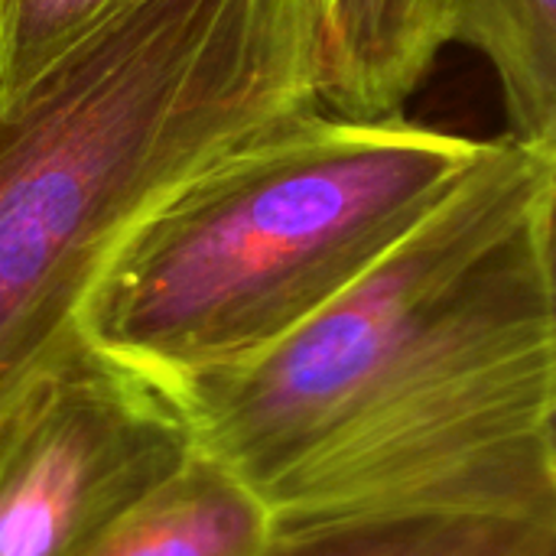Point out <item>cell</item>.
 <instances>
[{"label": "cell", "mask_w": 556, "mask_h": 556, "mask_svg": "<svg viewBox=\"0 0 556 556\" xmlns=\"http://www.w3.org/2000/svg\"><path fill=\"white\" fill-rule=\"evenodd\" d=\"M554 186L556 156L489 140L456 189L303 326L166 381L195 446L277 528L394 515L556 525Z\"/></svg>", "instance_id": "1"}, {"label": "cell", "mask_w": 556, "mask_h": 556, "mask_svg": "<svg viewBox=\"0 0 556 556\" xmlns=\"http://www.w3.org/2000/svg\"><path fill=\"white\" fill-rule=\"evenodd\" d=\"M316 111L309 0H124L0 98V430L85 342L124 244Z\"/></svg>", "instance_id": "2"}, {"label": "cell", "mask_w": 556, "mask_h": 556, "mask_svg": "<svg viewBox=\"0 0 556 556\" xmlns=\"http://www.w3.org/2000/svg\"><path fill=\"white\" fill-rule=\"evenodd\" d=\"M485 150L404 114L300 117L124 244L85 306V339L160 381L244 362L362 280Z\"/></svg>", "instance_id": "3"}, {"label": "cell", "mask_w": 556, "mask_h": 556, "mask_svg": "<svg viewBox=\"0 0 556 556\" xmlns=\"http://www.w3.org/2000/svg\"><path fill=\"white\" fill-rule=\"evenodd\" d=\"M195 450L173 388L85 339L0 430V556H75Z\"/></svg>", "instance_id": "4"}, {"label": "cell", "mask_w": 556, "mask_h": 556, "mask_svg": "<svg viewBox=\"0 0 556 556\" xmlns=\"http://www.w3.org/2000/svg\"><path fill=\"white\" fill-rule=\"evenodd\" d=\"M319 101L336 117L404 114L453 42L450 0H309Z\"/></svg>", "instance_id": "5"}, {"label": "cell", "mask_w": 556, "mask_h": 556, "mask_svg": "<svg viewBox=\"0 0 556 556\" xmlns=\"http://www.w3.org/2000/svg\"><path fill=\"white\" fill-rule=\"evenodd\" d=\"M270 508L222 463L195 456L75 556H267Z\"/></svg>", "instance_id": "6"}, {"label": "cell", "mask_w": 556, "mask_h": 556, "mask_svg": "<svg viewBox=\"0 0 556 556\" xmlns=\"http://www.w3.org/2000/svg\"><path fill=\"white\" fill-rule=\"evenodd\" d=\"M453 42L479 49L505 98L508 137L556 156V0H450Z\"/></svg>", "instance_id": "7"}, {"label": "cell", "mask_w": 556, "mask_h": 556, "mask_svg": "<svg viewBox=\"0 0 556 556\" xmlns=\"http://www.w3.org/2000/svg\"><path fill=\"white\" fill-rule=\"evenodd\" d=\"M267 556H556V525L502 515H394L277 528Z\"/></svg>", "instance_id": "8"}, {"label": "cell", "mask_w": 556, "mask_h": 556, "mask_svg": "<svg viewBox=\"0 0 556 556\" xmlns=\"http://www.w3.org/2000/svg\"><path fill=\"white\" fill-rule=\"evenodd\" d=\"M121 3L124 0H0V98L29 85Z\"/></svg>", "instance_id": "9"}, {"label": "cell", "mask_w": 556, "mask_h": 556, "mask_svg": "<svg viewBox=\"0 0 556 556\" xmlns=\"http://www.w3.org/2000/svg\"><path fill=\"white\" fill-rule=\"evenodd\" d=\"M547 280H551V303H554V336H556V186L547 205ZM547 469H551V482H554L556 498V375H554V394H551V414H547Z\"/></svg>", "instance_id": "10"}]
</instances>
